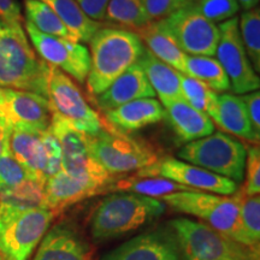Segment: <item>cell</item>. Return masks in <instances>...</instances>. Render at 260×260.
I'll list each match as a JSON object with an SVG mask.
<instances>
[{
	"instance_id": "13",
	"label": "cell",
	"mask_w": 260,
	"mask_h": 260,
	"mask_svg": "<svg viewBox=\"0 0 260 260\" xmlns=\"http://www.w3.org/2000/svg\"><path fill=\"white\" fill-rule=\"evenodd\" d=\"M53 109L46 98L25 90L4 88L0 98V126L12 130L45 132L50 128Z\"/></svg>"
},
{
	"instance_id": "35",
	"label": "cell",
	"mask_w": 260,
	"mask_h": 260,
	"mask_svg": "<svg viewBox=\"0 0 260 260\" xmlns=\"http://www.w3.org/2000/svg\"><path fill=\"white\" fill-rule=\"evenodd\" d=\"M28 178H32L31 175L12 157L10 149L0 157V191L17 186Z\"/></svg>"
},
{
	"instance_id": "47",
	"label": "cell",
	"mask_w": 260,
	"mask_h": 260,
	"mask_svg": "<svg viewBox=\"0 0 260 260\" xmlns=\"http://www.w3.org/2000/svg\"><path fill=\"white\" fill-rule=\"evenodd\" d=\"M0 256H2V253H0Z\"/></svg>"
},
{
	"instance_id": "17",
	"label": "cell",
	"mask_w": 260,
	"mask_h": 260,
	"mask_svg": "<svg viewBox=\"0 0 260 260\" xmlns=\"http://www.w3.org/2000/svg\"><path fill=\"white\" fill-rule=\"evenodd\" d=\"M32 260H95V252L73 224L59 223L46 233Z\"/></svg>"
},
{
	"instance_id": "21",
	"label": "cell",
	"mask_w": 260,
	"mask_h": 260,
	"mask_svg": "<svg viewBox=\"0 0 260 260\" xmlns=\"http://www.w3.org/2000/svg\"><path fill=\"white\" fill-rule=\"evenodd\" d=\"M9 149L19 164L23 165L32 178L46 183V151L42 142V132L12 130L9 138Z\"/></svg>"
},
{
	"instance_id": "34",
	"label": "cell",
	"mask_w": 260,
	"mask_h": 260,
	"mask_svg": "<svg viewBox=\"0 0 260 260\" xmlns=\"http://www.w3.org/2000/svg\"><path fill=\"white\" fill-rule=\"evenodd\" d=\"M195 6L205 18L214 24L235 17L240 9L237 0H198Z\"/></svg>"
},
{
	"instance_id": "46",
	"label": "cell",
	"mask_w": 260,
	"mask_h": 260,
	"mask_svg": "<svg viewBox=\"0 0 260 260\" xmlns=\"http://www.w3.org/2000/svg\"><path fill=\"white\" fill-rule=\"evenodd\" d=\"M0 260H6V259L4 258V255H3V254H2V256H0Z\"/></svg>"
},
{
	"instance_id": "20",
	"label": "cell",
	"mask_w": 260,
	"mask_h": 260,
	"mask_svg": "<svg viewBox=\"0 0 260 260\" xmlns=\"http://www.w3.org/2000/svg\"><path fill=\"white\" fill-rule=\"evenodd\" d=\"M105 116L115 129L134 132L160 122L165 118V111L155 98H144L110 110Z\"/></svg>"
},
{
	"instance_id": "28",
	"label": "cell",
	"mask_w": 260,
	"mask_h": 260,
	"mask_svg": "<svg viewBox=\"0 0 260 260\" xmlns=\"http://www.w3.org/2000/svg\"><path fill=\"white\" fill-rule=\"evenodd\" d=\"M0 205L19 211L45 209V183L28 178L17 186L0 191Z\"/></svg>"
},
{
	"instance_id": "29",
	"label": "cell",
	"mask_w": 260,
	"mask_h": 260,
	"mask_svg": "<svg viewBox=\"0 0 260 260\" xmlns=\"http://www.w3.org/2000/svg\"><path fill=\"white\" fill-rule=\"evenodd\" d=\"M182 96L198 111L210 117L213 123L218 122V94L193 77L181 74Z\"/></svg>"
},
{
	"instance_id": "22",
	"label": "cell",
	"mask_w": 260,
	"mask_h": 260,
	"mask_svg": "<svg viewBox=\"0 0 260 260\" xmlns=\"http://www.w3.org/2000/svg\"><path fill=\"white\" fill-rule=\"evenodd\" d=\"M134 32L153 56L184 75L186 54L178 47L177 42L169 32L161 19L149 22L147 25Z\"/></svg>"
},
{
	"instance_id": "16",
	"label": "cell",
	"mask_w": 260,
	"mask_h": 260,
	"mask_svg": "<svg viewBox=\"0 0 260 260\" xmlns=\"http://www.w3.org/2000/svg\"><path fill=\"white\" fill-rule=\"evenodd\" d=\"M180 245L172 232L155 230L126 241L103 260H183Z\"/></svg>"
},
{
	"instance_id": "39",
	"label": "cell",
	"mask_w": 260,
	"mask_h": 260,
	"mask_svg": "<svg viewBox=\"0 0 260 260\" xmlns=\"http://www.w3.org/2000/svg\"><path fill=\"white\" fill-rule=\"evenodd\" d=\"M0 23L6 27H23L21 6L16 0H0Z\"/></svg>"
},
{
	"instance_id": "11",
	"label": "cell",
	"mask_w": 260,
	"mask_h": 260,
	"mask_svg": "<svg viewBox=\"0 0 260 260\" xmlns=\"http://www.w3.org/2000/svg\"><path fill=\"white\" fill-rule=\"evenodd\" d=\"M217 60L225 71L233 92L240 95L259 90V75L247 57L239 30V19L233 17L219 24Z\"/></svg>"
},
{
	"instance_id": "37",
	"label": "cell",
	"mask_w": 260,
	"mask_h": 260,
	"mask_svg": "<svg viewBox=\"0 0 260 260\" xmlns=\"http://www.w3.org/2000/svg\"><path fill=\"white\" fill-rule=\"evenodd\" d=\"M42 142H44L45 151H46V171L45 178L46 181L58 172L61 171V148L56 136L51 133L50 129L42 132Z\"/></svg>"
},
{
	"instance_id": "45",
	"label": "cell",
	"mask_w": 260,
	"mask_h": 260,
	"mask_svg": "<svg viewBox=\"0 0 260 260\" xmlns=\"http://www.w3.org/2000/svg\"><path fill=\"white\" fill-rule=\"evenodd\" d=\"M3 93H4V88H2V87H0V98L3 96Z\"/></svg>"
},
{
	"instance_id": "25",
	"label": "cell",
	"mask_w": 260,
	"mask_h": 260,
	"mask_svg": "<svg viewBox=\"0 0 260 260\" xmlns=\"http://www.w3.org/2000/svg\"><path fill=\"white\" fill-rule=\"evenodd\" d=\"M56 14L69 30L74 40L89 42L93 35L102 28L100 22L90 19L75 0H40Z\"/></svg>"
},
{
	"instance_id": "41",
	"label": "cell",
	"mask_w": 260,
	"mask_h": 260,
	"mask_svg": "<svg viewBox=\"0 0 260 260\" xmlns=\"http://www.w3.org/2000/svg\"><path fill=\"white\" fill-rule=\"evenodd\" d=\"M77 5L90 19L102 22L105 19L107 5L110 0H75Z\"/></svg>"
},
{
	"instance_id": "23",
	"label": "cell",
	"mask_w": 260,
	"mask_h": 260,
	"mask_svg": "<svg viewBox=\"0 0 260 260\" xmlns=\"http://www.w3.org/2000/svg\"><path fill=\"white\" fill-rule=\"evenodd\" d=\"M136 63L144 71L155 95L159 96V102L183 98L181 89V73L158 59L145 46Z\"/></svg>"
},
{
	"instance_id": "30",
	"label": "cell",
	"mask_w": 260,
	"mask_h": 260,
	"mask_svg": "<svg viewBox=\"0 0 260 260\" xmlns=\"http://www.w3.org/2000/svg\"><path fill=\"white\" fill-rule=\"evenodd\" d=\"M25 21L34 25L39 31L53 37L73 39L59 17L40 0H24Z\"/></svg>"
},
{
	"instance_id": "8",
	"label": "cell",
	"mask_w": 260,
	"mask_h": 260,
	"mask_svg": "<svg viewBox=\"0 0 260 260\" xmlns=\"http://www.w3.org/2000/svg\"><path fill=\"white\" fill-rule=\"evenodd\" d=\"M54 217L46 209L19 211L0 205V253L6 260H28Z\"/></svg>"
},
{
	"instance_id": "40",
	"label": "cell",
	"mask_w": 260,
	"mask_h": 260,
	"mask_svg": "<svg viewBox=\"0 0 260 260\" xmlns=\"http://www.w3.org/2000/svg\"><path fill=\"white\" fill-rule=\"evenodd\" d=\"M241 98L247 115L256 135L260 136V93L259 90L243 94Z\"/></svg>"
},
{
	"instance_id": "31",
	"label": "cell",
	"mask_w": 260,
	"mask_h": 260,
	"mask_svg": "<svg viewBox=\"0 0 260 260\" xmlns=\"http://www.w3.org/2000/svg\"><path fill=\"white\" fill-rule=\"evenodd\" d=\"M105 19L135 31L149 23L142 0H110Z\"/></svg>"
},
{
	"instance_id": "42",
	"label": "cell",
	"mask_w": 260,
	"mask_h": 260,
	"mask_svg": "<svg viewBox=\"0 0 260 260\" xmlns=\"http://www.w3.org/2000/svg\"><path fill=\"white\" fill-rule=\"evenodd\" d=\"M10 132L0 126V157L9 151Z\"/></svg>"
},
{
	"instance_id": "27",
	"label": "cell",
	"mask_w": 260,
	"mask_h": 260,
	"mask_svg": "<svg viewBox=\"0 0 260 260\" xmlns=\"http://www.w3.org/2000/svg\"><path fill=\"white\" fill-rule=\"evenodd\" d=\"M184 75L204 83L216 93L232 89L225 71L216 58L206 56H187Z\"/></svg>"
},
{
	"instance_id": "14",
	"label": "cell",
	"mask_w": 260,
	"mask_h": 260,
	"mask_svg": "<svg viewBox=\"0 0 260 260\" xmlns=\"http://www.w3.org/2000/svg\"><path fill=\"white\" fill-rule=\"evenodd\" d=\"M138 176L162 177L174 181L195 191L218 195H233L239 190L235 182L189 162L172 157L160 158L152 167L138 171Z\"/></svg>"
},
{
	"instance_id": "3",
	"label": "cell",
	"mask_w": 260,
	"mask_h": 260,
	"mask_svg": "<svg viewBox=\"0 0 260 260\" xmlns=\"http://www.w3.org/2000/svg\"><path fill=\"white\" fill-rule=\"evenodd\" d=\"M167 210L161 200L134 193L107 195L90 218V235L95 241H107L126 235L153 222Z\"/></svg>"
},
{
	"instance_id": "5",
	"label": "cell",
	"mask_w": 260,
	"mask_h": 260,
	"mask_svg": "<svg viewBox=\"0 0 260 260\" xmlns=\"http://www.w3.org/2000/svg\"><path fill=\"white\" fill-rule=\"evenodd\" d=\"M170 226L186 260H259V249L234 241L205 223L177 218Z\"/></svg>"
},
{
	"instance_id": "1",
	"label": "cell",
	"mask_w": 260,
	"mask_h": 260,
	"mask_svg": "<svg viewBox=\"0 0 260 260\" xmlns=\"http://www.w3.org/2000/svg\"><path fill=\"white\" fill-rule=\"evenodd\" d=\"M89 45L90 67L86 83L89 93L96 96L134 65L144 50L136 32L117 28H100Z\"/></svg>"
},
{
	"instance_id": "24",
	"label": "cell",
	"mask_w": 260,
	"mask_h": 260,
	"mask_svg": "<svg viewBox=\"0 0 260 260\" xmlns=\"http://www.w3.org/2000/svg\"><path fill=\"white\" fill-rule=\"evenodd\" d=\"M219 129L246 141L259 144L260 136L255 134L247 115L241 98L234 94L218 95V122Z\"/></svg>"
},
{
	"instance_id": "43",
	"label": "cell",
	"mask_w": 260,
	"mask_h": 260,
	"mask_svg": "<svg viewBox=\"0 0 260 260\" xmlns=\"http://www.w3.org/2000/svg\"><path fill=\"white\" fill-rule=\"evenodd\" d=\"M239 5L242 6V9L247 11V10H251L255 6H258L259 0H237Z\"/></svg>"
},
{
	"instance_id": "38",
	"label": "cell",
	"mask_w": 260,
	"mask_h": 260,
	"mask_svg": "<svg viewBox=\"0 0 260 260\" xmlns=\"http://www.w3.org/2000/svg\"><path fill=\"white\" fill-rule=\"evenodd\" d=\"M149 22L167 18L176 10L184 8L182 0H142Z\"/></svg>"
},
{
	"instance_id": "32",
	"label": "cell",
	"mask_w": 260,
	"mask_h": 260,
	"mask_svg": "<svg viewBox=\"0 0 260 260\" xmlns=\"http://www.w3.org/2000/svg\"><path fill=\"white\" fill-rule=\"evenodd\" d=\"M240 230L242 245L259 249L260 242V198L248 197L243 191L240 204Z\"/></svg>"
},
{
	"instance_id": "4",
	"label": "cell",
	"mask_w": 260,
	"mask_h": 260,
	"mask_svg": "<svg viewBox=\"0 0 260 260\" xmlns=\"http://www.w3.org/2000/svg\"><path fill=\"white\" fill-rule=\"evenodd\" d=\"M243 190L233 195H218L205 191H177L160 198L165 205L181 213L204 220L206 225L241 243L240 204Z\"/></svg>"
},
{
	"instance_id": "15",
	"label": "cell",
	"mask_w": 260,
	"mask_h": 260,
	"mask_svg": "<svg viewBox=\"0 0 260 260\" xmlns=\"http://www.w3.org/2000/svg\"><path fill=\"white\" fill-rule=\"evenodd\" d=\"M111 184L92 177L74 176L61 170L45 183V209L58 214L80 201L106 193Z\"/></svg>"
},
{
	"instance_id": "19",
	"label": "cell",
	"mask_w": 260,
	"mask_h": 260,
	"mask_svg": "<svg viewBox=\"0 0 260 260\" xmlns=\"http://www.w3.org/2000/svg\"><path fill=\"white\" fill-rule=\"evenodd\" d=\"M155 93L138 63L128 68L111 86L96 96L104 112L144 98H154Z\"/></svg>"
},
{
	"instance_id": "7",
	"label": "cell",
	"mask_w": 260,
	"mask_h": 260,
	"mask_svg": "<svg viewBox=\"0 0 260 260\" xmlns=\"http://www.w3.org/2000/svg\"><path fill=\"white\" fill-rule=\"evenodd\" d=\"M246 146L233 136L217 132L188 142L178 158L240 183L245 178Z\"/></svg>"
},
{
	"instance_id": "9",
	"label": "cell",
	"mask_w": 260,
	"mask_h": 260,
	"mask_svg": "<svg viewBox=\"0 0 260 260\" xmlns=\"http://www.w3.org/2000/svg\"><path fill=\"white\" fill-rule=\"evenodd\" d=\"M178 47L187 56H214L219 29L205 18L195 5H188L161 19Z\"/></svg>"
},
{
	"instance_id": "10",
	"label": "cell",
	"mask_w": 260,
	"mask_h": 260,
	"mask_svg": "<svg viewBox=\"0 0 260 260\" xmlns=\"http://www.w3.org/2000/svg\"><path fill=\"white\" fill-rule=\"evenodd\" d=\"M24 27L35 51L45 63L63 71L77 82H86L90 67V54L87 46L74 39L44 34L27 21Z\"/></svg>"
},
{
	"instance_id": "36",
	"label": "cell",
	"mask_w": 260,
	"mask_h": 260,
	"mask_svg": "<svg viewBox=\"0 0 260 260\" xmlns=\"http://www.w3.org/2000/svg\"><path fill=\"white\" fill-rule=\"evenodd\" d=\"M246 184L243 188L246 195L253 197L260 193V149L258 145L246 147Z\"/></svg>"
},
{
	"instance_id": "2",
	"label": "cell",
	"mask_w": 260,
	"mask_h": 260,
	"mask_svg": "<svg viewBox=\"0 0 260 260\" xmlns=\"http://www.w3.org/2000/svg\"><path fill=\"white\" fill-rule=\"evenodd\" d=\"M51 67L32 50L23 27L0 23V87L31 92L48 99Z\"/></svg>"
},
{
	"instance_id": "12",
	"label": "cell",
	"mask_w": 260,
	"mask_h": 260,
	"mask_svg": "<svg viewBox=\"0 0 260 260\" xmlns=\"http://www.w3.org/2000/svg\"><path fill=\"white\" fill-rule=\"evenodd\" d=\"M48 102L53 111L69 119L84 134L96 135L104 128L102 118L88 105L77 84L54 67H51L48 77Z\"/></svg>"
},
{
	"instance_id": "18",
	"label": "cell",
	"mask_w": 260,
	"mask_h": 260,
	"mask_svg": "<svg viewBox=\"0 0 260 260\" xmlns=\"http://www.w3.org/2000/svg\"><path fill=\"white\" fill-rule=\"evenodd\" d=\"M160 104L164 107L165 118L180 141L188 144L214 133V123L210 117L194 109L183 98L164 100Z\"/></svg>"
},
{
	"instance_id": "6",
	"label": "cell",
	"mask_w": 260,
	"mask_h": 260,
	"mask_svg": "<svg viewBox=\"0 0 260 260\" xmlns=\"http://www.w3.org/2000/svg\"><path fill=\"white\" fill-rule=\"evenodd\" d=\"M89 152L109 174L118 175L140 171L160 159L155 149L117 129L103 128L96 135H88Z\"/></svg>"
},
{
	"instance_id": "26",
	"label": "cell",
	"mask_w": 260,
	"mask_h": 260,
	"mask_svg": "<svg viewBox=\"0 0 260 260\" xmlns=\"http://www.w3.org/2000/svg\"><path fill=\"white\" fill-rule=\"evenodd\" d=\"M109 191H121V193H134L145 195V197L160 199L165 195L177 193V191H195L190 188L182 186L176 182L167 180L162 177H142V176H130V177H117Z\"/></svg>"
},
{
	"instance_id": "33",
	"label": "cell",
	"mask_w": 260,
	"mask_h": 260,
	"mask_svg": "<svg viewBox=\"0 0 260 260\" xmlns=\"http://www.w3.org/2000/svg\"><path fill=\"white\" fill-rule=\"evenodd\" d=\"M239 30L247 57L256 74L260 73V9L255 6L243 12L239 21Z\"/></svg>"
},
{
	"instance_id": "44",
	"label": "cell",
	"mask_w": 260,
	"mask_h": 260,
	"mask_svg": "<svg viewBox=\"0 0 260 260\" xmlns=\"http://www.w3.org/2000/svg\"><path fill=\"white\" fill-rule=\"evenodd\" d=\"M182 3H183L184 6H188V5H195L198 3V0H182Z\"/></svg>"
}]
</instances>
